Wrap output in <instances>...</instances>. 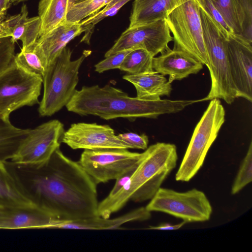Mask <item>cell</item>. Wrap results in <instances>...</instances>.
Instances as JSON below:
<instances>
[{"label":"cell","instance_id":"6da1fadb","mask_svg":"<svg viewBox=\"0 0 252 252\" xmlns=\"http://www.w3.org/2000/svg\"><path fill=\"white\" fill-rule=\"evenodd\" d=\"M3 163L22 194L37 208L63 221L97 216V185L60 147L41 163Z\"/></svg>","mask_w":252,"mask_h":252},{"label":"cell","instance_id":"7a4b0ae2","mask_svg":"<svg viewBox=\"0 0 252 252\" xmlns=\"http://www.w3.org/2000/svg\"><path fill=\"white\" fill-rule=\"evenodd\" d=\"M198 100H144L129 96L120 89L109 85L83 86L76 90L65 106L68 111L80 115H92L110 120L118 118H157L165 114L179 112Z\"/></svg>","mask_w":252,"mask_h":252},{"label":"cell","instance_id":"3957f363","mask_svg":"<svg viewBox=\"0 0 252 252\" xmlns=\"http://www.w3.org/2000/svg\"><path fill=\"white\" fill-rule=\"evenodd\" d=\"M178 160L177 148L171 143L158 142L148 147L129 180L122 190L111 198L105 197L97 207V216L110 218L129 200H151L174 169Z\"/></svg>","mask_w":252,"mask_h":252},{"label":"cell","instance_id":"277c9868","mask_svg":"<svg viewBox=\"0 0 252 252\" xmlns=\"http://www.w3.org/2000/svg\"><path fill=\"white\" fill-rule=\"evenodd\" d=\"M91 53L85 50L79 58L72 61V51L65 47L49 64L42 78L44 91L38 108L41 116H51L69 102L76 90L79 68Z\"/></svg>","mask_w":252,"mask_h":252},{"label":"cell","instance_id":"5b68a950","mask_svg":"<svg viewBox=\"0 0 252 252\" xmlns=\"http://www.w3.org/2000/svg\"><path fill=\"white\" fill-rule=\"evenodd\" d=\"M200 15L211 80L210 90L204 100L222 99L230 104L237 98V93L230 71L226 38L220 32L210 16L200 7Z\"/></svg>","mask_w":252,"mask_h":252},{"label":"cell","instance_id":"8992f818","mask_svg":"<svg viewBox=\"0 0 252 252\" xmlns=\"http://www.w3.org/2000/svg\"><path fill=\"white\" fill-rule=\"evenodd\" d=\"M210 102L196 125L175 175L177 181L189 182L202 167L210 147L225 122V110L219 99Z\"/></svg>","mask_w":252,"mask_h":252},{"label":"cell","instance_id":"52a82bcc","mask_svg":"<svg viewBox=\"0 0 252 252\" xmlns=\"http://www.w3.org/2000/svg\"><path fill=\"white\" fill-rule=\"evenodd\" d=\"M173 35V49L185 52L209 67L205 45L200 7L196 0H184L165 19Z\"/></svg>","mask_w":252,"mask_h":252},{"label":"cell","instance_id":"ba28073f","mask_svg":"<svg viewBox=\"0 0 252 252\" xmlns=\"http://www.w3.org/2000/svg\"><path fill=\"white\" fill-rule=\"evenodd\" d=\"M42 83L41 76L27 71L13 60L0 73V115L9 120L14 111L39 103Z\"/></svg>","mask_w":252,"mask_h":252},{"label":"cell","instance_id":"9c48e42d","mask_svg":"<svg viewBox=\"0 0 252 252\" xmlns=\"http://www.w3.org/2000/svg\"><path fill=\"white\" fill-rule=\"evenodd\" d=\"M145 207L151 212L165 213L187 223L207 221L213 210L206 194L196 189L178 192L160 187Z\"/></svg>","mask_w":252,"mask_h":252},{"label":"cell","instance_id":"30bf717a","mask_svg":"<svg viewBox=\"0 0 252 252\" xmlns=\"http://www.w3.org/2000/svg\"><path fill=\"white\" fill-rule=\"evenodd\" d=\"M143 155L126 149L85 150L78 162L97 185L116 180L138 163Z\"/></svg>","mask_w":252,"mask_h":252},{"label":"cell","instance_id":"8fae6325","mask_svg":"<svg viewBox=\"0 0 252 252\" xmlns=\"http://www.w3.org/2000/svg\"><path fill=\"white\" fill-rule=\"evenodd\" d=\"M63 125L58 120L43 123L30 132L13 158L18 163L35 164L48 160L60 147Z\"/></svg>","mask_w":252,"mask_h":252},{"label":"cell","instance_id":"7c38bea8","mask_svg":"<svg viewBox=\"0 0 252 252\" xmlns=\"http://www.w3.org/2000/svg\"><path fill=\"white\" fill-rule=\"evenodd\" d=\"M173 40L165 20L149 24L128 27L105 54L107 57L117 52L128 50L142 49L153 57L170 49L168 44Z\"/></svg>","mask_w":252,"mask_h":252},{"label":"cell","instance_id":"4fadbf2b","mask_svg":"<svg viewBox=\"0 0 252 252\" xmlns=\"http://www.w3.org/2000/svg\"><path fill=\"white\" fill-rule=\"evenodd\" d=\"M61 142L71 149L99 150L108 149H130L121 140L108 125L78 123L72 124L64 131Z\"/></svg>","mask_w":252,"mask_h":252},{"label":"cell","instance_id":"5bb4252c","mask_svg":"<svg viewBox=\"0 0 252 252\" xmlns=\"http://www.w3.org/2000/svg\"><path fill=\"white\" fill-rule=\"evenodd\" d=\"M230 73L237 98L252 101V43L243 36L229 33L226 39Z\"/></svg>","mask_w":252,"mask_h":252},{"label":"cell","instance_id":"9a60e30c","mask_svg":"<svg viewBox=\"0 0 252 252\" xmlns=\"http://www.w3.org/2000/svg\"><path fill=\"white\" fill-rule=\"evenodd\" d=\"M59 221L35 207H0V228H52Z\"/></svg>","mask_w":252,"mask_h":252},{"label":"cell","instance_id":"2e32d148","mask_svg":"<svg viewBox=\"0 0 252 252\" xmlns=\"http://www.w3.org/2000/svg\"><path fill=\"white\" fill-rule=\"evenodd\" d=\"M203 65L185 52L174 49H170L153 59L154 70L163 76L168 75L170 83L198 73L203 68Z\"/></svg>","mask_w":252,"mask_h":252},{"label":"cell","instance_id":"e0dca14e","mask_svg":"<svg viewBox=\"0 0 252 252\" xmlns=\"http://www.w3.org/2000/svg\"><path fill=\"white\" fill-rule=\"evenodd\" d=\"M151 217V212L145 207H141L113 219L96 216L74 220H60L54 224L52 228L93 230L118 229L126 222L144 221Z\"/></svg>","mask_w":252,"mask_h":252},{"label":"cell","instance_id":"ac0fdd59","mask_svg":"<svg viewBox=\"0 0 252 252\" xmlns=\"http://www.w3.org/2000/svg\"><path fill=\"white\" fill-rule=\"evenodd\" d=\"M184 0H134L129 27L149 24L165 20Z\"/></svg>","mask_w":252,"mask_h":252},{"label":"cell","instance_id":"d6986e66","mask_svg":"<svg viewBox=\"0 0 252 252\" xmlns=\"http://www.w3.org/2000/svg\"><path fill=\"white\" fill-rule=\"evenodd\" d=\"M83 32L80 22H65L39 37L37 42L43 51L48 65L61 54L69 42Z\"/></svg>","mask_w":252,"mask_h":252},{"label":"cell","instance_id":"ffe728a7","mask_svg":"<svg viewBox=\"0 0 252 252\" xmlns=\"http://www.w3.org/2000/svg\"><path fill=\"white\" fill-rule=\"evenodd\" d=\"M123 78L131 83L136 91V97L141 99L155 100L160 96H169L171 85L163 75L157 71L137 74H126Z\"/></svg>","mask_w":252,"mask_h":252},{"label":"cell","instance_id":"44dd1931","mask_svg":"<svg viewBox=\"0 0 252 252\" xmlns=\"http://www.w3.org/2000/svg\"><path fill=\"white\" fill-rule=\"evenodd\" d=\"M73 5L72 0H41L38 4L41 20L39 37L66 22L67 14Z\"/></svg>","mask_w":252,"mask_h":252},{"label":"cell","instance_id":"7402d4cb","mask_svg":"<svg viewBox=\"0 0 252 252\" xmlns=\"http://www.w3.org/2000/svg\"><path fill=\"white\" fill-rule=\"evenodd\" d=\"M28 10L23 4L20 13L16 15L11 27V37L15 43L20 40L25 48L35 43L39 38L41 20L39 16L28 18Z\"/></svg>","mask_w":252,"mask_h":252},{"label":"cell","instance_id":"603a6c76","mask_svg":"<svg viewBox=\"0 0 252 252\" xmlns=\"http://www.w3.org/2000/svg\"><path fill=\"white\" fill-rule=\"evenodd\" d=\"M30 129L13 126L9 120L0 123V161L11 160L28 136Z\"/></svg>","mask_w":252,"mask_h":252},{"label":"cell","instance_id":"cb8c5ba5","mask_svg":"<svg viewBox=\"0 0 252 252\" xmlns=\"http://www.w3.org/2000/svg\"><path fill=\"white\" fill-rule=\"evenodd\" d=\"M35 207L21 193L3 162L0 161V207Z\"/></svg>","mask_w":252,"mask_h":252},{"label":"cell","instance_id":"d4e9b609","mask_svg":"<svg viewBox=\"0 0 252 252\" xmlns=\"http://www.w3.org/2000/svg\"><path fill=\"white\" fill-rule=\"evenodd\" d=\"M13 61L27 71L43 78L48 66L43 51L37 41L15 55Z\"/></svg>","mask_w":252,"mask_h":252},{"label":"cell","instance_id":"484cf974","mask_svg":"<svg viewBox=\"0 0 252 252\" xmlns=\"http://www.w3.org/2000/svg\"><path fill=\"white\" fill-rule=\"evenodd\" d=\"M153 57L147 51L137 49L132 50L124 59L119 69L129 74H137L154 71Z\"/></svg>","mask_w":252,"mask_h":252},{"label":"cell","instance_id":"4316f807","mask_svg":"<svg viewBox=\"0 0 252 252\" xmlns=\"http://www.w3.org/2000/svg\"><path fill=\"white\" fill-rule=\"evenodd\" d=\"M129 0H111L103 9L81 21L80 23L85 32V35L81 42L89 44L95 25L104 18L115 15Z\"/></svg>","mask_w":252,"mask_h":252},{"label":"cell","instance_id":"83f0119b","mask_svg":"<svg viewBox=\"0 0 252 252\" xmlns=\"http://www.w3.org/2000/svg\"><path fill=\"white\" fill-rule=\"evenodd\" d=\"M235 34L242 36V26L235 0H211Z\"/></svg>","mask_w":252,"mask_h":252},{"label":"cell","instance_id":"f1b7e54d","mask_svg":"<svg viewBox=\"0 0 252 252\" xmlns=\"http://www.w3.org/2000/svg\"><path fill=\"white\" fill-rule=\"evenodd\" d=\"M111 0H86L73 4L66 16V22L79 23L96 13Z\"/></svg>","mask_w":252,"mask_h":252},{"label":"cell","instance_id":"f546056e","mask_svg":"<svg viewBox=\"0 0 252 252\" xmlns=\"http://www.w3.org/2000/svg\"><path fill=\"white\" fill-rule=\"evenodd\" d=\"M252 181V142H250L231 188V194H235Z\"/></svg>","mask_w":252,"mask_h":252},{"label":"cell","instance_id":"4dcf8cb0","mask_svg":"<svg viewBox=\"0 0 252 252\" xmlns=\"http://www.w3.org/2000/svg\"><path fill=\"white\" fill-rule=\"evenodd\" d=\"M242 26V36L252 43V0H235Z\"/></svg>","mask_w":252,"mask_h":252},{"label":"cell","instance_id":"1f68e13d","mask_svg":"<svg viewBox=\"0 0 252 252\" xmlns=\"http://www.w3.org/2000/svg\"><path fill=\"white\" fill-rule=\"evenodd\" d=\"M199 7L212 19L220 32L227 39L229 33H233L214 5L211 0H196Z\"/></svg>","mask_w":252,"mask_h":252},{"label":"cell","instance_id":"d6a6232c","mask_svg":"<svg viewBox=\"0 0 252 252\" xmlns=\"http://www.w3.org/2000/svg\"><path fill=\"white\" fill-rule=\"evenodd\" d=\"M133 49L121 51L111 55L94 65L95 71L98 73L113 69H119L126 56Z\"/></svg>","mask_w":252,"mask_h":252},{"label":"cell","instance_id":"836d02e7","mask_svg":"<svg viewBox=\"0 0 252 252\" xmlns=\"http://www.w3.org/2000/svg\"><path fill=\"white\" fill-rule=\"evenodd\" d=\"M15 42L11 36L0 38V73L13 61Z\"/></svg>","mask_w":252,"mask_h":252},{"label":"cell","instance_id":"e575fe53","mask_svg":"<svg viewBox=\"0 0 252 252\" xmlns=\"http://www.w3.org/2000/svg\"><path fill=\"white\" fill-rule=\"evenodd\" d=\"M123 141L127 144L130 149L146 150L149 143L148 137L145 134L139 135L133 132H126L117 135Z\"/></svg>","mask_w":252,"mask_h":252},{"label":"cell","instance_id":"d590c367","mask_svg":"<svg viewBox=\"0 0 252 252\" xmlns=\"http://www.w3.org/2000/svg\"><path fill=\"white\" fill-rule=\"evenodd\" d=\"M138 163L132 167L116 179V182L113 188L106 197H112L122 190L134 173Z\"/></svg>","mask_w":252,"mask_h":252},{"label":"cell","instance_id":"8d00e7d4","mask_svg":"<svg viewBox=\"0 0 252 252\" xmlns=\"http://www.w3.org/2000/svg\"><path fill=\"white\" fill-rule=\"evenodd\" d=\"M15 17L16 15L10 16L0 23V38L11 36V27Z\"/></svg>","mask_w":252,"mask_h":252},{"label":"cell","instance_id":"74e56055","mask_svg":"<svg viewBox=\"0 0 252 252\" xmlns=\"http://www.w3.org/2000/svg\"><path fill=\"white\" fill-rule=\"evenodd\" d=\"M187 222L183 220L179 223L173 225L169 223H162L158 226H150L148 229L155 230H176L182 227Z\"/></svg>","mask_w":252,"mask_h":252},{"label":"cell","instance_id":"f35d334b","mask_svg":"<svg viewBox=\"0 0 252 252\" xmlns=\"http://www.w3.org/2000/svg\"><path fill=\"white\" fill-rule=\"evenodd\" d=\"M11 4V0H0V23L6 19L7 10Z\"/></svg>","mask_w":252,"mask_h":252},{"label":"cell","instance_id":"ab89813d","mask_svg":"<svg viewBox=\"0 0 252 252\" xmlns=\"http://www.w3.org/2000/svg\"><path fill=\"white\" fill-rule=\"evenodd\" d=\"M28 0H11V2L12 4H13L14 5L17 4L19 2L25 1Z\"/></svg>","mask_w":252,"mask_h":252},{"label":"cell","instance_id":"60d3db41","mask_svg":"<svg viewBox=\"0 0 252 252\" xmlns=\"http://www.w3.org/2000/svg\"><path fill=\"white\" fill-rule=\"evenodd\" d=\"M84 0H72V1L73 3V4H74L75 3H77L84 1Z\"/></svg>","mask_w":252,"mask_h":252},{"label":"cell","instance_id":"b9f144b4","mask_svg":"<svg viewBox=\"0 0 252 252\" xmlns=\"http://www.w3.org/2000/svg\"><path fill=\"white\" fill-rule=\"evenodd\" d=\"M4 120H5L4 119H3L0 115V123H1V122H2Z\"/></svg>","mask_w":252,"mask_h":252}]
</instances>
